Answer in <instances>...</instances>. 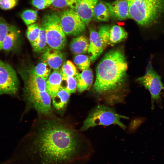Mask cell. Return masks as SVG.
<instances>
[{
  "label": "cell",
  "instance_id": "cell-1",
  "mask_svg": "<svg viewBox=\"0 0 164 164\" xmlns=\"http://www.w3.org/2000/svg\"><path fill=\"white\" fill-rule=\"evenodd\" d=\"M67 121L39 116L12 155L2 164H81L91 156Z\"/></svg>",
  "mask_w": 164,
  "mask_h": 164
},
{
  "label": "cell",
  "instance_id": "cell-2",
  "mask_svg": "<svg viewBox=\"0 0 164 164\" xmlns=\"http://www.w3.org/2000/svg\"><path fill=\"white\" fill-rule=\"evenodd\" d=\"M127 68L122 51L117 49L108 52L96 67L93 92L98 95L106 96L119 89L125 80Z\"/></svg>",
  "mask_w": 164,
  "mask_h": 164
},
{
  "label": "cell",
  "instance_id": "cell-3",
  "mask_svg": "<svg viewBox=\"0 0 164 164\" xmlns=\"http://www.w3.org/2000/svg\"><path fill=\"white\" fill-rule=\"evenodd\" d=\"M129 12L140 26L150 28L164 16V0H127Z\"/></svg>",
  "mask_w": 164,
  "mask_h": 164
},
{
  "label": "cell",
  "instance_id": "cell-4",
  "mask_svg": "<svg viewBox=\"0 0 164 164\" xmlns=\"http://www.w3.org/2000/svg\"><path fill=\"white\" fill-rule=\"evenodd\" d=\"M128 119L127 116L117 113L113 108L100 105L94 108L89 112L80 129L87 130L90 127L99 125L108 126L116 124L123 129L126 126L121 121V119Z\"/></svg>",
  "mask_w": 164,
  "mask_h": 164
},
{
  "label": "cell",
  "instance_id": "cell-5",
  "mask_svg": "<svg viewBox=\"0 0 164 164\" xmlns=\"http://www.w3.org/2000/svg\"><path fill=\"white\" fill-rule=\"evenodd\" d=\"M43 24L49 46L59 50L63 49L67 39L61 26L59 14L52 12L45 14L43 18Z\"/></svg>",
  "mask_w": 164,
  "mask_h": 164
},
{
  "label": "cell",
  "instance_id": "cell-6",
  "mask_svg": "<svg viewBox=\"0 0 164 164\" xmlns=\"http://www.w3.org/2000/svg\"><path fill=\"white\" fill-rule=\"evenodd\" d=\"M152 56L149 59L144 75L137 80L149 92L152 99L157 101L160 98L161 91L164 86L161 77L154 69L152 64Z\"/></svg>",
  "mask_w": 164,
  "mask_h": 164
},
{
  "label": "cell",
  "instance_id": "cell-7",
  "mask_svg": "<svg viewBox=\"0 0 164 164\" xmlns=\"http://www.w3.org/2000/svg\"><path fill=\"white\" fill-rule=\"evenodd\" d=\"M19 84L14 69L8 63L0 60V95H16Z\"/></svg>",
  "mask_w": 164,
  "mask_h": 164
},
{
  "label": "cell",
  "instance_id": "cell-8",
  "mask_svg": "<svg viewBox=\"0 0 164 164\" xmlns=\"http://www.w3.org/2000/svg\"><path fill=\"white\" fill-rule=\"evenodd\" d=\"M59 15L61 26L66 35L77 36L85 31V24L74 9L64 10Z\"/></svg>",
  "mask_w": 164,
  "mask_h": 164
},
{
  "label": "cell",
  "instance_id": "cell-9",
  "mask_svg": "<svg viewBox=\"0 0 164 164\" xmlns=\"http://www.w3.org/2000/svg\"><path fill=\"white\" fill-rule=\"evenodd\" d=\"M98 0H78L75 10L85 25H88L93 17L94 8Z\"/></svg>",
  "mask_w": 164,
  "mask_h": 164
},
{
  "label": "cell",
  "instance_id": "cell-10",
  "mask_svg": "<svg viewBox=\"0 0 164 164\" xmlns=\"http://www.w3.org/2000/svg\"><path fill=\"white\" fill-rule=\"evenodd\" d=\"M111 16L113 19L122 20L131 19L127 0H116L112 3L105 2Z\"/></svg>",
  "mask_w": 164,
  "mask_h": 164
},
{
  "label": "cell",
  "instance_id": "cell-11",
  "mask_svg": "<svg viewBox=\"0 0 164 164\" xmlns=\"http://www.w3.org/2000/svg\"><path fill=\"white\" fill-rule=\"evenodd\" d=\"M43 53V62L46 63L53 70H59L64 60L63 55L60 50L47 46Z\"/></svg>",
  "mask_w": 164,
  "mask_h": 164
},
{
  "label": "cell",
  "instance_id": "cell-12",
  "mask_svg": "<svg viewBox=\"0 0 164 164\" xmlns=\"http://www.w3.org/2000/svg\"><path fill=\"white\" fill-rule=\"evenodd\" d=\"M88 53L91 60L94 62L102 53L104 49L98 32L91 29Z\"/></svg>",
  "mask_w": 164,
  "mask_h": 164
},
{
  "label": "cell",
  "instance_id": "cell-13",
  "mask_svg": "<svg viewBox=\"0 0 164 164\" xmlns=\"http://www.w3.org/2000/svg\"><path fill=\"white\" fill-rule=\"evenodd\" d=\"M62 77L60 70H54L46 80V91L51 98L57 94L60 89Z\"/></svg>",
  "mask_w": 164,
  "mask_h": 164
},
{
  "label": "cell",
  "instance_id": "cell-14",
  "mask_svg": "<svg viewBox=\"0 0 164 164\" xmlns=\"http://www.w3.org/2000/svg\"><path fill=\"white\" fill-rule=\"evenodd\" d=\"M77 81V91L81 93L89 89L93 81V74L90 69L82 71L79 73H77L74 76Z\"/></svg>",
  "mask_w": 164,
  "mask_h": 164
},
{
  "label": "cell",
  "instance_id": "cell-15",
  "mask_svg": "<svg viewBox=\"0 0 164 164\" xmlns=\"http://www.w3.org/2000/svg\"><path fill=\"white\" fill-rule=\"evenodd\" d=\"M19 38V33L16 28L11 25L4 39L2 50L9 52L16 47Z\"/></svg>",
  "mask_w": 164,
  "mask_h": 164
},
{
  "label": "cell",
  "instance_id": "cell-16",
  "mask_svg": "<svg viewBox=\"0 0 164 164\" xmlns=\"http://www.w3.org/2000/svg\"><path fill=\"white\" fill-rule=\"evenodd\" d=\"M70 94L61 87L56 95L52 98L54 108L59 112L64 111L69 101Z\"/></svg>",
  "mask_w": 164,
  "mask_h": 164
},
{
  "label": "cell",
  "instance_id": "cell-17",
  "mask_svg": "<svg viewBox=\"0 0 164 164\" xmlns=\"http://www.w3.org/2000/svg\"><path fill=\"white\" fill-rule=\"evenodd\" d=\"M89 45L87 39L84 36H80L72 39L70 47L72 52L75 54H83L87 52Z\"/></svg>",
  "mask_w": 164,
  "mask_h": 164
},
{
  "label": "cell",
  "instance_id": "cell-18",
  "mask_svg": "<svg viewBox=\"0 0 164 164\" xmlns=\"http://www.w3.org/2000/svg\"><path fill=\"white\" fill-rule=\"evenodd\" d=\"M128 33L124 29L118 25H114L110 29L109 44H114L127 38Z\"/></svg>",
  "mask_w": 164,
  "mask_h": 164
},
{
  "label": "cell",
  "instance_id": "cell-19",
  "mask_svg": "<svg viewBox=\"0 0 164 164\" xmlns=\"http://www.w3.org/2000/svg\"><path fill=\"white\" fill-rule=\"evenodd\" d=\"M111 16L108 8L105 2L100 1L95 7L93 17L97 21L107 22Z\"/></svg>",
  "mask_w": 164,
  "mask_h": 164
},
{
  "label": "cell",
  "instance_id": "cell-20",
  "mask_svg": "<svg viewBox=\"0 0 164 164\" xmlns=\"http://www.w3.org/2000/svg\"><path fill=\"white\" fill-rule=\"evenodd\" d=\"M47 40L44 28L40 27L39 32L37 40L32 45L33 50L35 52L39 53L43 52L47 47Z\"/></svg>",
  "mask_w": 164,
  "mask_h": 164
},
{
  "label": "cell",
  "instance_id": "cell-21",
  "mask_svg": "<svg viewBox=\"0 0 164 164\" xmlns=\"http://www.w3.org/2000/svg\"><path fill=\"white\" fill-rule=\"evenodd\" d=\"M51 68L46 63L43 62L35 67L31 73L46 80L50 74Z\"/></svg>",
  "mask_w": 164,
  "mask_h": 164
},
{
  "label": "cell",
  "instance_id": "cell-22",
  "mask_svg": "<svg viewBox=\"0 0 164 164\" xmlns=\"http://www.w3.org/2000/svg\"><path fill=\"white\" fill-rule=\"evenodd\" d=\"M60 70L62 78L74 77L77 73L76 67L70 60H67L64 63Z\"/></svg>",
  "mask_w": 164,
  "mask_h": 164
},
{
  "label": "cell",
  "instance_id": "cell-23",
  "mask_svg": "<svg viewBox=\"0 0 164 164\" xmlns=\"http://www.w3.org/2000/svg\"><path fill=\"white\" fill-rule=\"evenodd\" d=\"M73 61L79 69L83 71L88 69L91 60L89 56L84 54H80L76 55Z\"/></svg>",
  "mask_w": 164,
  "mask_h": 164
},
{
  "label": "cell",
  "instance_id": "cell-24",
  "mask_svg": "<svg viewBox=\"0 0 164 164\" xmlns=\"http://www.w3.org/2000/svg\"><path fill=\"white\" fill-rule=\"evenodd\" d=\"M110 29L108 25H101L98 28V32L104 49L109 44Z\"/></svg>",
  "mask_w": 164,
  "mask_h": 164
},
{
  "label": "cell",
  "instance_id": "cell-25",
  "mask_svg": "<svg viewBox=\"0 0 164 164\" xmlns=\"http://www.w3.org/2000/svg\"><path fill=\"white\" fill-rule=\"evenodd\" d=\"M37 12L32 9H27L23 12L21 17L27 26L32 24L37 20Z\"/></svg>",
  "mask_w": 164,
  "mask_h": 164
},
{
  "label": "cell",
  "instance_id": "cell-26",
  "mask_svg": "<svg viewBox=\"0 0 164 164\" xmlns=\"http://www.w3.org/2000/svg\"><path fill=\"white\" fill-rule=\"evenodd\" d=\"M39 30L40 27L36 23L31 24L28 27L26 32V36L31 45L37 39Z\"/></svg>",
  "mask_w": 164,
  "mask_h": 164
},
{
  "label": "cell",
  "instance_id": "cell-27",
  "mask_svg": "<svg viewBox=\"0 0 164 164\" xmlns=\"http://www.w3.org/2000/svg\"><path fill=\"white\" fill-rule=\"evenodd\" d=\"M62 80L65 81L66 85L63 87H61L70 94L76 92L77 88V81L75 77H63Z\"/></svg>",
  "mask_w": 164,
  "mask_h": 164
},
{
  "label": "cell",
  "instance_id": "cell-28",
  "mask_svg": "<svg viewBox=\"0 0 164 164\" xmlns=\"http://www.w3.org/2000/svg\"><path fill=\"white\" fill-rule=\"evenodd\" d=\"M78 0H51L52 6L56 8L69 7L74 9Z\"/></svg>",
  "mask_w": 164,
  "mask_h": 164
},
{
  "label": "cell",
  "instance_id": "cell-29",
  "mask_svg": "<svg viewBox=\"0 0 164 164\" xmlns=\"http://www.w3.org/2000/svg\"><path fill=\"white\" fill-rule=\"evenodd\" d=\"M10 25L4 19L0 17V51L2 50L3 42Z\"/></svg>",
  "mask_w": 164,
  "mask_h": 164
},
{
  "label": "cell",
  "instance_id": "cell-30",
  "mask_svg": "<svg viewBox=\"0 0 164 164\" xmlns=\"http://www.w3.org/2000/svg\"><path fill=\"white\" fill-rule=\"evenodd\" d=\"M32 4L38 9H45L51 5V0H32Z\"/></svg>",
  "mask_w": 164,
  "mask_h": 164
},
{
  "label": "cell",
  "instance_id": "cell-31",
  "mask_svg": "<svg viewBox=\"0 0 164 164\" xmlns=\"http://www.w3.org/2000/svg\"><path fill=\"white\" fill-rule=\"evenodd\" d=\"M18 0H0V8L2 9H11L17 4Z\"/></svg>",
  "mask_w": 164,
  "mask_h": 164
}]
</instances>
